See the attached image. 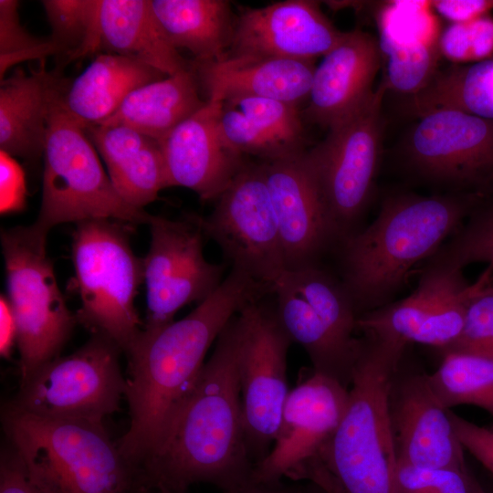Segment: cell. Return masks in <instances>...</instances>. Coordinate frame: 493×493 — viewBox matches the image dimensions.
I'll use <instances>...</instances> for the list:
<instances>
[{
    "label": "cell",
    "mask_w": 493,
    "mask_h": 493,
    "mask_svg": "<svg viewBox=\"0 0 493 493\" xmlns=\"http://www.w3.org/2000/svg\"><path fill=\"white\" fill-rule=\"evenodd\" d=\"M270 288L231 268L215 291L185 317L144 328L125 353L130 426L116 442L140 468L163 445L193 394L205 356L231 319Z\"/></svg>",
    "instance_id": "cell-1"
},
{
    "label": "cell",
    "mask_w": 493,
    "mask_h": 493,
    "mask_svg": "<svg viewBox=\"0 0 493 493\" xmlns=\"http://www.w3.org/2000/svg\"><path fill=\"white\" fill-rule=\"evenodd\" d=\"M237 313L218 336L199 382L161 447L140 467L151 493H186L194 484L235 493L254 484L237 374Z\"/></svg>",
    "instance_id": "cell-2"
},
{
    "label": "cell",
    "mask_w": 493,
    "mask_h": 493,
    "mask_svg": "<svg viewBox=\"0 0 493 493\" xmlns=\"http://www.w3.org/2000/svg\"><path fill=\"white\" fill-rule=\"evenodd\" d=\"M470 204L458 195H394L372 224L340 242L341 281L358 317L388 304L411 269L458 228Z\"/></svg>",
    "instance_id": "cell-3"
},
{
    "label": "cell",
    "mask_w": 493,
    "mask_h": 493,
    "mask_svg": "<svg viewBox=\"0 0 493 493\" xmlns=\"http://www.w3.org/2000/svg\"><path fill=\"white\" fill-rule=\"evenodd\" d=\"M7 445L44 493H141V472L103 423L45 417L5 404Z\"/></svg>",
    "instance_id": "cell-4"
},
{
    "label": "cell",
    "mask_w": 493,
    "mask_h": 493,
    "mask_svg": "<svg viewBox=\"0 0 493 493\" xmlns=\"http://www.w3.org/2000/svg\"><path fill=\"white\" fill-rule=\"evenodd\" d=\"M407 347L362 334L343 417L320 460L341 493H393L390 378Z\"/></svg>",
    "instance_id": "cell-5"
},
{
    "label": "cell",
    "mask_w": 493,
    "mask_h": 493,
    "mask_svg": "<svg viewBox=\"0 0 493 493\" xmlns=\"http://www.w3.org/2000/svg\"><path fill=\"white\" fill-rule=\"evenodd\" d=\"M133 227L109 219L82 221L76 224L71 242V285L80 299L77 322L124 353L144 327L135 307L143 266L130 242Z\"/></svg>",
    "instance_id": "cell-6"
},
{
    "label": "cell",
    "mask_w": 493,
    "mask_h": 493,
    "mask_svg": "<svg viewBox=\"0 0 493 493\" xmlns=\"http://www.w3.org/2000/svg\"><path fill=\"white\" fill-rule=\"evenodd\" d=\"M55 92L44 148L42 197L35 223L44 230L60 224L109 219L131 226L147 224L150 214L126 203L99 159L85 126L61 106Z\"/></svg>",
    "instance_id": "cell-7"
},
{
    "label": "cell",
    "mask_w": 493,
    "mask_h": 493,
    "mask_svg": "<svg viewBox=\"0 0 493 493\" xmlns=\"http://www.w3.org/2000/svg\"><path fill=\"white\" fill-rule=\"evenodd\" d=\"M48 233L35 222L1 231L6 297L17 327L20 380L60 356L78 324L47 253Z\"/></svg>",
    "instance_id": "cell-8"
},
{
    "label": "cell",
    "mask_w": 493,
    "mask_h": 493,
    "mask_svg": "<svg viewBox=\"0 0 493 493\" xmlns=\"http://www.w3.org/2000/svg\"><path fill=\"white\" fill-rule=\"evenodd\" d=\"M383 83L359 110L304 152L335 241L356 231L373 189L382 149Z\"/></svg>",
    "instance_id": "cell-9"
},
{
    "label": "cell",
    "mask_w": 493,
    "mask_h": 493,
    "mask_svg": "<svg viewBox=\"0 0 493 493\" xmlns=\"http://www.w3.org/2000/svg\"><path fill=\"white\" fill-rule=\"evenodd\" d=\"M121 352L110 339L92 334L71 354L58 356L20 380L17 393L6 404L45 417L103 423L120 410L126 393Z\"/></svg>",
    "instance_id": "cell-10"
},
{
    "label": "cell",
    "mask_w": 493,
    "mask_h": 493,
    "mask_svg": "<svg viewBox=\"0 0 493 493\" xmlns=\"http://www.w3.org/2000/svg\"><path fill=\"white\" fill-rule=\"evenodd\" d=\"M207 238L232 267L271 288L287 269L283 246L260 163L246 161L215 199L213 211L199 216Z\"/></svg>",
    "instance_id": "cell-11"
},
{
    "label": "cell",
    "mask_w": 493,
    "mask_h": 493,
    "mask_svg": "<svg viewBox=\"0 0 493 493\" xmlns=\"http://www.w3.org/2000/svg\"><path fill=\"white\" fill-rule=\"evenodd\" d=\"M242 333L237 362L244 426L255 466L270 451L290 390L287 355L292 341L274 309L261 300L239 311Z\"/></svg>",
    "instance_id": "cell-12"
},
{
    "label": "cell",
    "mask_w": 493,
    "mask_h": 493,
    "mask_svg": "<svg viewBox=\"0 0 493 493\" xmlns=\"http://www.w3.org/2000/svg\"><path fill=\"white\" fill-rule=\"evenodd\" d=\"M150 246L142 258L146 286L144 328L174 320L183 307L200 303L224 280L225 265L209 262L204 253L206 237L199 216L169 219L150 215Z\"/></svg>",
    "instance_id": "cell-13"
},
{
    "label": "cell",
    "mask_w": 493,
    "mask_h": 493,
    "mask_svg": "<svg viewBox=\"0 0 493 493\" xmlns=\"http://www.w3.org/2000/svg\"><path fill=\"white\" fill-rule=\"evenodd\" d=\"M348 401V388L312 370L289 391L273 446L255 466L254 483H277L284 477L304 480L308 470L320 462Z\"/></svg>",
    "instance_id": "cell-14"
},
{
    "label": "cell",
    "mask_w": 493,
    "mask_h": 493,
    "mask_svg": "<svg viewBox=\"0 0 493 493\" xmlns=\"http://www.w3.org/2000/svg\"><path fill=\"white\" fill-rule=\"evenodd\" d=\"M406 142L408 163L421 174L473 189L493 183V120L454 110L419 116Z\"/></svg>",
    "instance_id": "cell-15"
},
{
    "label": "cell",
    "mask_w": 493,
    "mask_h": 493,
    "mask_svg": "<svg viewBox=\"0 0 493 493\" xmlns=\"http://www.w3.org/2000/svg\"><path fill=\"white\" fill-rule=\"evenodd\" d=\"M405 352L390 378L387 396L397 461L424 467L467 469L450 409L435 394L429 374L405 362Z\"/></svg>",
    "instance_id": "cell-16"
},
{
    "label": "cell",
    "mask_w": 493,
    "mask_h": 493,
    "mask_svg": "<svg viewBox=\"0 0 493 493\" xmlns=\"http://www.w3.org/2000/svg\"><path fill=\"white\" fill-rule=\"evenodd\" d=\"M343 35L318 2L280 1L241 11L226 57L314 61L330 52Z\"/></svg>",
    "instance_id": "cell-17"
},
{
    "label": "cell",
    "mask_w": 493,
    "mask_h": 493,
    "mask_svg": "<svg viewBox=\"0 0 493 493\" xmlns=\"http://www.w3.org/2000/svg\"><path fill=\"white\" fill-rule=\"evenodd\" d=\"M220 100H208L160 140L171 186L215 200L246 163L226 142L219 126Z\"/></svg>",
    "instance_id": "cell-18"
},
{
    "label": "cell",
    "mask_w": 493,
    "mask_h": 493,
    "mask_svg": "<svg viewBox=\"0 0 493 493\" xmlns=\"http://www.w3.org/2000/svg\"><path fill=\"white\" fill-rule=\"evenodd\" d=\"M304 152L285 159L260 162L287 269L315 264L327 246L335 242Z\"/></svg>",
    "instance_id": "cell-19"
},
{
    "label": "cell",
    "mask_w": 493,
    "mask_h": 493,
    "mask_svg": "<svg viewBox=\"0 0 493 493\" xmlns=\"http://www.w3.org/2000/svg\"><path fill=\"white\" fill-rule=\"evenodd\" d=\"M381 57L372 35L359 29L344 32L315 68L305 118L329 130L359 110L374 93Z\"/></svg>",
    "instance_id": "cell-20"
},
{
    "label": "cell",
    "mask_w": 493,
    "mask_h": 493,
    "mask_svg": "<svg viewBox=\"0 0 493 493\" xmlns=\"http://www.w3.org/2000/svg\"><path fill=\"white\" fill-rule=\"evenodd\" d=\"M191 66L206 100L250 96L297 106L308 100L316 68L311 60L246 57L195 60Z\"/></svg>",
    "instance_id": "cell-21"
},
{
    "label": "cell",
    "mask_w": 493,
    "mask_h": 493,
    "mask_svg": "<svg viewBox=\"0 0 493 493\" xmlns=\"http://www.w3.org/2000/svg\"><path fill=\"white\" fill-rule=\"evenodd\" d=\"M219 126L235 151L260 162L288 158L307 150L298 106L284 101L250 96L226 98L221 102Z\"/></svg>",
    "instance_id": "cell-22"
},
{
    "label": "cell",
    "mask_w": 493,
    "mask_h": 493,
    "mask_svg": "<svg viewBox=\"0 0 493 493\" xmlns=\"http://www.w3.org/2000/svg\"><path fill=\"white\" fill-rule=\"evenodd\" d=\"M85 131L126 203L143 209L170 187L158 140L121 124L85 126Z\"/></svg>",
    "instance_id": "cell-23"
},
{
    "label": "cell",
    "mask_w": 493,
    "mask_h": 493,
    "mask_svg": "<svg viewBox=\"0 0 493 493\" xmlns=\"http://www.w3.org/2000/svg\"><path fill=\"white\" fill-rule=\"evenodd\" d=\"M271 294L276 297L274 311L278 322L292 343L307 352L312 370L349 389L360 338L353 346L340 341L288 269L275 283Z\"/></svg>",
    "instance_id": "cell-24"
},
{
    "label": "cell",
    "mask_w": 493,
    "mask_h": 493,
    "mask_svg": "<svg viewBox=\"0 0 493 493\" xmlns=\"http://www.w3.org/2000/svg\"><path fill=\"white\" fill-rule=\"evenodd\" d=\"M165 77L138 60L100 54L76 79H64L58 100L84 126L98 125L110 118L134 89Z\"/></svg>",
    "instance_id": "cell-25"
},
{
    "label": "cell",
    "mask_w": 493,
    "mask_h": 493,
    "mask_svg": "<svg viewBox=\"0 0 493 493\" xmlns=\"http://www.w3.org/2000/svg\"><path fill=\"white\" fill-rule=\"evenodd\" d=\"M61 79L42 64L30 74L18 68L1 79L0 151L30 161L44 153L47 119Z\"/></svg>",
    "instance_id": "cell-26"
},
{
    "label": "cell",
    "mask_w": 493,
    "mask_h": 493,
    "mask_svg": "<svg viewBox=\"0 0 493 493\" xmlns=\"http://www.w3.org/2000/svg\"><path fill=\"white\" fill-rule=\"evenodd\" d=\"M101 49L145 63L165 76L190 67L171 43L150 0H99Z\"/></svg>",
    "instance_id": "cell-27"
},
{
    "label": "cell",
    "mask_w": 493,
    "mask_h": 493,
    "mask_svg": "<svg viewBox=\"0 0 493 493\" xmlns=\"http://www.w3.org/2000/svg\"><path fill=\"white\" fill-rule=\"evenodd\" d=\"M200 86L190 67L141 86L101 124H121L158 141L205 106Z\"/></svg>",
    "instance_id": "cell-28"
},
{
    "label": "cell",
    "mask_w": 493,
    "mask_h": 493,
    "mask_svg": "<svg viewBox=\"0 0 493 493\" xmlns=\"http://www.w3.org/2000/svg\"><path fill=\"white\" fill-rule=\"evenodd\" d=\"M171 43L190 51L196 61L225 58L236 18L226 0H150Z\"/></svg>",
    "instance_id": "cell-29"
},
{
    "label": "cell",
    "mask_w": 493,
    "mask_h": 493,
    "mask_svg": "<svg viewBox=\"0 0 493 493\" xmlns=\"http://www.w3.org/2000/svg\"><path fill=\"white\" fill-rule=\"evenodd\" d=\"M461 276V269L432 259L410 296L360 315L357 331L404 346L414 343L442 295Z\"/></svg>",
    "instance_id": "cell-30"
},
{
    "label": "cell",
    "mask_w": 493,
    "mask_h": 493,
    "mask_svg": "<svg viewBox=\"0 0 493 493\" xmlns=\"http://www.w3.org/2000/svg\"><path fill=\"white\" fill-rule=\"evenodd\" d=\"M410 98L409 106L418 116L437 110H454L493 120V59L436 72L424 89Z\"/></svg>",
    "instance_id": "cell-31"
},
{
    "label": "cell",
    "mask_w": 493,
    "mask_h": 493,
    "mask_svg": "<svg viewBox=\"0 0 493 493\" xmlns=\"http://www.w3.org/2000/svg\"><path fill=\"white\" fill-rule=\"evenodd\" d=\"M439 367L429 374L442 405L478 406L493 416V356L460 350L443 351Z\"/></svg>",
    "instance_id": "cell-32"
},
{
    "label": "cell",
    "mask_w": 493,
    "mask_h": 493,
    "mask_svg": "<svg viewBox=\"0 0 493 493\" xmlns=\"http://www.w3.org/2000/svg\"><path fill=\"white\" fill-rule=\"evenodd\" d=\"M41 4L61 67L101 49L99 0H44Z\"/></svg>",
    "instance_id": "cell-33"
},
{
    "label": "cell",
    "mask_w": 493,
    "mask_h": 493,
    "mask_svg": "<svg viewBox=\"0 0 493 493\" xmlns=\"http://www.w3.org/2000/svg\"><path fill=\"white\" fill-rule=\"evenodd\" d=\"M439 41L390 46L387 54V87L410 96L424 89L436 74Z\"/></svg>",
    "instance_id": "cell-34"
},
{
    "label": "cell",
    "mask_w": 493,
    "mask_h": 493,
    "mask_svg": "<svg viewBox=\"0 0 493 493\" xmlns=\"http://www.w3.org/2000/svg\"><path fill=\"white\" fill-rule=\"evenodd\" d=\"M450 350L493 356V270L489 267L468 285L462 333L453 346L443 351Z\"/></svg>",
    "instance_id": "cell-35"
},
{
    "label": "cell",
    "mask_w": 493,
    "mask_h": 493,
    "mask_svg": "<svg viewBox=\"0 0 493 493\" xmlns=\"http://www.w3.org/2000/svg\"><path fill=\"white\" fill-rule=\"evenodd\" d=\"M19 2L0 0V77L14 65L30 59L58 56V51L49 38L41 39L31 35L21 25Z\"/></svg>",
    "instance_id": "cell-36"
},
{
    "label": "cell",
    "mask_w": 493,
    "mask_h": 493,
    "mask_svg": "<svg viewBox=\"0 0 493 493\" xmlns=\"http://www.w3.org/2000/svg\"><path fill=\"white\" fill-rule=\"evenodd\" d=\"M433 259L461 270L468 264L482 262L493 270V203L473 216Z\"/></svg>",
    "instance_id": "cell-37"
},
{
    "label": "cell",
    "mask_w": 493,
    "mask_h": 493,
    "mask_svg": "<svg viewBox=\"0 0 493 493\" xmlns=\"http://www.w3.org/2000/svg\"><path fill=\"white\" fill-rule=\"evenodd\" d=\"M478 483L467 469L424 467L397 461L393 493H475Z\"/></svg>",
    "instance_id": "cell-38"
},
{
    "label": "cell",
    "mask_w": 493,
    "mask_h": 493,
    "mask_svg": "<svg viewBox=\"0 0 493 493\" xmlns=\"http://www.w3.org/2000/svg\"><path fill=\"white\" fill-rule=\"evenodd\" d=\"M444 56L454 62H479L493 53V18L488 15L449 26L439 38Z\"/></svg>",
    "instance_id": "cell-39"
},
{
    "label": "cell",
    "mask_w": 493,
    "mask_h": 493,
    "mask_svg": "<svg viewBox=\"0 0 493 493\" xmlns=\"http://www.w3.org/2000/svg\"><path fill=\"white\" fill-rule=\"evenodd\" d=\"M26 182L23 168L16 158L0 151V212L18 213L26 205Z\"/></svg>",
    "instance_id": "cell-40"
},
{
    "label": "cell",
    "mask_w": 493,
    "mask_h": 493,
    "mask_svg": "<svg viewBox=\"0 0 493 493\" xmlns=\"http://www.w3.org/2000/svg\"><path fill=\"white\" fill-rule=\"evenodd\" d=\"M448 413L456 435L462 446L493 474V431L475 425L451 410Z\"/></svg>",
    "instance_id": "cell-41"
},
{
    "label": "cell",
    "mask_w": 493,
    "mask_h": 493,
    "mask_svg": "<svg viewBox=\"0 0 493 493\" xmlns=\"http://www.w3.org/2000/svg\"><path fill=\"white\" fill-rule=\"evenodd\" d=\"M0 493H44L28 477L9 446L1 452Z\"/></svg>",
    "instance_id": "cell-42"
},
{
    "label": "cell",
    "mask_w": 493,
    "mask_h": 493,
    "mask_svg": "<svg viewBox=\"0 0 493 493\" xmlns=\"http://www.w3.org/2000/svg\"><path fill=\"white\" fill-rule=\"evenodd\" d=\"M431 5L452 24L465 23L482 16L493 8V1L488 0H438Z\"/></svg>",
    "instance_id": "cell-43"
},
{
    "label": "cell",
    "mask_w": 493,
    "mask_h": 493,
    "mask_svg": "<svg viewBox=\"0 0 493 493\" xmlns=\"http://www.w3.org/2000/svg\"><path fill=\"white\" fill-rule=\"evenodd\" d=\"M17 327L16 318L6 295L0 297V354L4 359L12 356L16 344Z\"/></svg>",
    "instance_id": "cell-44"
},
{
    "label": "cell",
    "mask_w": 493,
    "mask_h": 493,
    "mask_svg": "<svg viewBox=\"0 0 493 493\" xmlns=\"http://www.w3.org/2000/svg\"><path fill=\"white\" fill-rule=\"evenodd\" d=\"M235 493H332L321 486L306 481L305 484L287 485L280 482L271 484L254 483Z\"/></svg>",
    "instance_id": "cell-45"
},
{
    "label": "cell",
    "mask_w": 493,
    "mask_h": 493,
    "mask_svg": "<svg viewBox=\"0 0 493 493\" xmlns=\"http://www.w3.org/2000/svg\"><path fill=\"white\" fill-rule=\"evenodd\" d=\"M475 493H486L479 485H477Z\"/></svg>",
    "instance_id": "cell-46"
},
{
    "label": "cell",
    "mask_w": 493,
    "mask_h": 493,
    "mask_svg": "<svg viewBox=\"0 0 493 493\" xmlns=\"http://www.w3.org/2000/svg\"><path fill=\"white\" fill-rule=\"evenodd\" d=\"M142 493H150V492L147 490H143Z\"/></svg>",
    "instance_id": "cell-47"
}]
</instances>
